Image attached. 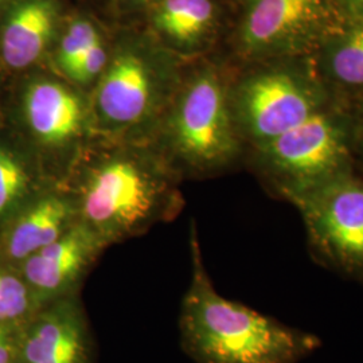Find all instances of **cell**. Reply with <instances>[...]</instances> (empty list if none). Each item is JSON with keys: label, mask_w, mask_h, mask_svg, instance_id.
<instances>
[{"label": "cell", "mask_w": 363, "mask_h": 363, "mask_svg": "<svg viewBox=\"0 0 363 363\" xmlns=\"http://www.w3.org/2000/svg\"><path fill=\"white\" fill-rule=\"evenodd\" d=\"M193 280L182 304V343L196 363H298L320 337L220 296L193 237Z\"/></svg>", "instance_id": "6da1fadb"}, {"label": "cell", "mask_w": 363, "mask_h": 363, "mask_svg": "<svg viewBox=\"0 0 363 363\" xmlns=\"http://www.w3.org/2000/svg\"><path fill=\"white\" fill-rule=\"evenodd\" d=\"M354 151L355 117L337 104L256 145L261 172L284 201L352 172Z\"/></svg>", "instance_id": "7a4b0ae2"}, {"label": "cell", "mask_w": 363, "mask_h": 363, "mask_svg": "<svg viewBox=\"0 0 363 363\" xmlns=\"http://www.w3.org/2000/svg\"><path fill=\"white\" fill-rule=\"evenodd\" d=\"M175 193L135 160L115 157L91 169L76 199L78 217L106 244L143 230L175 208Z\"/></svg>", "instance_id": "3957f363"}, {"label": "cell", "mask_w": 363, "mask_h": 363, "mask_svg": "<svg viewBox=\"0 0 363 363\" xmlns=\"http://www.w3.org/2000/svg\"><path fill=\"white\" fill-rule=\"evenodd\" d=\"M229 100L237 130L255 145L272 140L334 104L318 78L288 66L247 78Z\"/></svg>", "instance_id": "277c9868"}, {"label": "cell", "mask_w": 363, "mask_h": 363, "mask_svg": "<svg viewBox=\"0 0 363 363\" xmlns=\"http://www.w3.org/2000/svg\"><path fill=\"white\" fill-rule=\"evenodd\" d=\"M337 0H253L241 26L252 55L301 57L323 50L350 23Z\"/></svg>", "instance_id": "5b68a950"}, {"label": "cell", "mask_w": 363, "mask_h": 363, "mask_svg": "<svg viewBox=\"0 0 363 363\" xmlns=\"http://www.w3.org/2000/svg\"><path fill=\"white\" fill-rule=\"evenodd\" d=\"M327 265L363 279V179L354 171L286 199Z\"/></svg>", "instance_id": "8992f818"}, {"label": "cell", "mask_w": 363, "mask_h": 363, "mask_svg": "<svg viewBox=\"0 0 363 363\" xmlns=\"http://www.w3.org/2000/svg\"><path fill=\"white\" fill-rule=\"evenodd\" d=\"M171 130L178 154L201 171L229 164L240 150L229 94L213 73L195 78L184 91Z\"/></svg>", "instance_id": "52a82bcc"}, {"label": "cell", "mask_w": 363, "mask_h": 363, "mask_svg": "<svg viewBox=\"0 0 363 363\" xmlns=\"http://www.w3.org/2000/svg\"><path fill=\"white\" fill-rule=\"evenodd\" d=\"M91 339L74 300L62 298L15 331L13 363H89Z\"/></svg>", "instance_id": "ba28073f"}, {"label": "cell", "mask_w": 363, "mask_h": 363, "mask_svg": "<svg viewBox=\"0 0 363 363\" xmlns=\"http://www.w3.org/2000/svg\"><path fill=\"white\" fill-rule=\"evenodd\" d=\"M108 244L78 220L62 237L22 262V277L38 307L65 298Z\"/></svg>", "instance_id": "9c48e42d"}, {"label": "cell", "mask_w": 363, "mask_h": 363, "mask_svg": "<svg viewBox=\"0 0 363 363\" xmlns=\"http://www.w3.org/2000/svg\"><path fill=\"white\" fill-rule=\"evenodd\" d=\"M96 101L109 124L140 121L151 104V79L143 61L133 54L118 55L100 82Z\"/></svg>", "instance_id": "30bf717a"}, {"label": "cell", "mask_w": 363, "mask_h": 363, "mask_svg": "<svg viewBox=\"0 0 363 363\" xmlns=\"http://www.w3.org/2000/svg\"><path fill=\"white\" fill-rule=\"evenodd\" d=\"M77 217L76 199L60 193L40 196L13 222L6 238L7 255L23 262L62 237L79 220Z\"/></svg>", "instance_id": "8fae6325"}, {"label": "cell", "mask_w": 363, "mask_h": 363, "mask_svg": "<svg viewBox=\"0 0 363 363\" xmlns=\"http://www.w3.org/2000/svg\"><path fill=\"white\" fill-rule=\"evenodd\" d=\"M25 113L30 130L48 145L69 143L81 132L84 123L79 99L52 81H38L28 88Z\"/></svg>", "instance_id": "7c38bea8"}, {"label": "cell", "mask_w": 363, "mask_h": 363, "mask_svg": "<svg viewBox=\"0 0 363 363\" xmlns=\"http://www.w3.org/2000/svg\"><path fill=\"white\" fill-rule=\"evenodd\" d=\"M55 7L52 0H25L13 9L1 37V57L13 69L35 62L52 38Z\"/></svg>", "instance_id": "4fadbf2b"}, {"label": "cell", "mask_w": 363, "mask_h": 363, "mask_svg": "<svg viewBox=\"0 0 363 363\" xmlns=\"http://www.w3.org/2000/svg\"><path fill=\"white\" fill-rule=\"evenodd\" d=\"M216 19L211 0H160L155 23L169 38L193 45L208 35Z\"/></svg>", "instance_id": "5bb4252c"}, {"label": "cell", "mask_w": 363, "mask_h": 363, "mask_svg": "<svg viewBox=\"0 0 363 363\" xmlns=\"http://www.w3.org/2000/svg\"><path fill=\"white\" fill-rule=\"evenodd\" d=\"M325 67L339 85L363 88V22H354L325 49Z\"/></svg>", "instance_id": "9a60e30c"}, {"label": "cell", "mask_w": 363, "mask_h": 363, "mask_svg": "<svg viewBox=\"0 0 363 363\" xmlns=\"http://www.w3.org/2000/svg\"><path fill=\"white\" fill-rule=\"evenodd\" d=\"M38 307L23 277L0 267V327L16 331Z\"/></svg>", "instance_id": "2e32d148"}, {"label": "cell", "mask_w": 363, "mask_h": 363, "mask_svg": "<svg viewBox=\"0 0 363 363\" xmlns=\"http://www.w3.org/2000/svg\"><path fill=\"white\" fill-rule=\"evenodd\" d=\"M28 190L30 178L26 169L9 150L0 147V218L19 208Z\"/></svg>", "instance_id": "e0dca14e"}, {"label": "cell", "mask_w": 363, "mask_h": 363, "mask_svg": "<svg viewBox=\"0 0 363 363\" xmlns=\"http://www.w3.org/2000/svg\"><path fill=\"white\" fill-rule=\"evenodd\" d=\"M101 40L97 30L88 21H77L67 28L60 48L58 62L66 73L77 64L79 58Z\"/></svg>", "instance_id": "ac0fdd59"}, {"label": "cell", "mask_w": 363, "mask_h": 363, "mask_svg": "<svg viewBox=\"0 0 363 363\" xmlns=\"http://www.w3.org/2000/svg\"><path fill=\"white\" fill-rule=\"evenodd\" d=\"M105 64H106V52L101 40H99L79 58L77 64L73 66L66 74L78 82H88L101 72Z\"/></svg>", "instance_id": "d6986e66"}, {"label": "cell", "mask_w": 363, "mask_h": 363, "mask_svg": "<svg viewBox=\"0 0 363 363\" xmlns=\"http://www.w3.org/2000/svg\"><path fill=\"white\" fill-rule=\"evenodd\" d=\"M15 331L0 327V363H13Z\"/></svg>", "instance_id": "ffe728a7"}, {"label": "cell", "mask_w": 363, "mask_h": 363, "mask_svg": "<svg viewBox=\"0 0 363 363\" xmlns=\"http://www.w3.org/2000/svg\"><path fill=\"white\" fill-rule=\"evenodd\" d=\"M342 10L355 22H363V0H337Z\"/></svg>", "instance_id": "44dd1931"}, {"label": "cell", "mask_w": 363, "mask_h": 363, "mask_svg": "<svg viewBox=\"0 0 363 363\" xmlns=\"http://www.w3.org/2000/svg\"><path fill=\"white\" fill-rule=\"evenodd\" d=\"M355 150H359L363 160V106L359 115L355 117Z\"/></svg>", "instance_id": "7402d4cb"}, {"label": "cell", "mask_w": 363, "mask_h": 363, "mask_svg": "<svg viewBox=\"0 0 363 363\" xmlns=\"http://www.w3.org/2000/svg\"><path fill=\"white\" fill-rule=\"evenodd\" d=\"M138 1H142V3H150V1H154V0H138Z\"/></svg>", "instance_id": "603a6c76"}, {"label": "cell", "mask_w": 363, "mask_h": 363, "mask_svg": "<svg viewBox=\"0 0 363 363\" xmlns=\"http://www.w3.org/2000/svg\"><path fill=\"white\" fill-rule=\"evenodd\" d=\"M0 1H3V0H0Z\"/></svg>", "instance_id": "cb8c5ba5"}]
</instances>
